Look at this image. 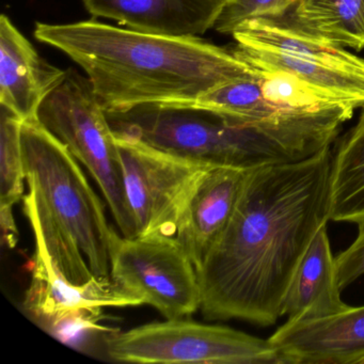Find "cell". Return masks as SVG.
<instances>
[{"label": "cell", "instance_id": "6da1fadb", "mask_svg": "<svg viewBox=\"0 0 364 364\" xmlns=\"http://www.w3.org/2000/svg\"><path fill=\"white\" fill-rule=\"evenodd\" d=\"M331 146L282 165L249 170L228 227L197 269L208 321L274 325L315 234L330 221Z\"/></svg>", "mask_w": 364, "mask_h": 364}, {"label": "cell", "instance_id": "7a4b0ae2", "mask_svg": "<svg viewBox=\"0 0 364 364\" xmlns=\"http://www.w3.org/2000/svg\"><path fill=\"white\" fill-rule=\"evenodd\" d=\"M36 39L77 63L106 112L180 106L255 70L234 50L200 37L144 33L89 20L37 23Z\"/></svg>", "mask_w": 364, "mask_h": 364}, {"label": "cell", "instance_id": "3957f363", "mask_svg": "<svg viewBox=\"0 0 364 364\" xmlns=\"http://www.w3.org/2000/svg\"><path fill=\"white\" fill-rule=\"evenodd\" d=\"M106 114L114 135L206 165L244 170L308 159L332 146L345 123L338 110L287 114L263 124L180 106L142 105Z\"/></svg>", "mask_w": 364, "mask_h": 364}, {"label": "cell", "instance_id": "277c9868", "mask_svg": "<svg viewBox=\"0 0 364 364\" xmlns=\"http://www.w3.org/2000/svg\"><path fill=\"white\" fill-rule=\"evenodd\" d=\"M23 161L28 195L84 253L97 279L110 278L117 232L106 218L80 161L58 138L36 120L23 122Z\"/></svg>", "mask_w": 364, "mask_h": 364}, {"label": "cell", "instance_id": "5b68a950", "mask_svg": "<svg viewBox=\"0 0 364 364\" xmlns=\"http://www.w3.org/2000/svg\"><path fill=\"white\" fill-rule=\"evenodd\" d=\"M37 119L95 178L122 236L136 237L116 135L88 77L68 70L40 106Z\"/></svg>", "mask_w": 364, "mask_h": 364}, {"label": "cell", "instance_id": "8992f818", "mask_svg": "<svg viewBox=\"0 0 364 364\" xmlns=\"http://www.w3.org/2000/svg\"><path fill=\"white\" fill-rule=\"evenodd\" d=\"M184 318L112 332L106 351L116 361L131 363L282 364L269 338Z\"/></svg>", "mask_w": 364, "mask_h": 364}, {"label": "cell", "instance_id": "52a82bcc", "mask_svg": "<svg viewBox=\"0 0 364 364\" xmlns=\"http://www.w3.org/2000/svg\"><path fill=\"white\" fill-rule=\"evenodd\" d=\"M127 203L137 236H176L178 221L204 174L214 167L116 135Z\"/></svg>", "mask_w": 364, "mask_h": 364}, {"label": "cell", "instance_id": "ba28073f", "mask_svg": "<svg viewBox=\"0 0 364 364\" xmlns=\"http://www.w3.org/2000/svg\"><path fill=\"white\" fill-rule=\"evenodd\" d=\"M110 278L166 319L189 316L201 306L197 269L176 236L129 238L117 233Z\"/></svg>", "mask_w": 364, "mask_h": 364}, {"label": "cell", "instance_id": "9c48e42d", "mask_svg": "<svg viewBox=\"0 0 364 364\" xmlns=\"http://www.w3.org/2000/svg\"><path fill=\"white\" fill-rule=\"evenodd\" d=\"M144 304L112 279H97L76 285L56 272L43 244L36 240L31 281L25 294V310L46 329L48 326L82 311L125 308Z\"/></svg>", "mask_w": 364, "mask_h": 364}, {"label": "cell", "instance_id": "30bf717a", "mask_svg": "<svg viewBox=\"0 0 364 364\" xmlns=\"http://www.w3.org/2000/svg\"><path fill=\"white\" fill-rule=\"evenodd\" d=\"M282 364H364V306L287 321L269 338Z\"/></svg>", "mask_w": 364, "mask_h": 364}, {"label": "cell", "instance_id": "8fae6325", "mask_svg": "<svg viewBox=\"0 0 364 364\" xmlns=\"http://www.w3.org/2000/svg\"><path fill=\"white\" fill-rule=\"evenodd\" d=\"M67 71L40 56L9 16L0 18V106L23 122L36 120L44 100Z\"/></svg>", "mask_w": 364, "mask_h": 364}, {"label": "cell", "instance_id": "7c38bea8", "mask_svg": "<svg viewBox=\"0 0 364 364\" xmlns=\"http://www.w3.org/2000/svg\"><path fill=\"white\" fill-rule=\"evenodd\" d=\"M248 172L240 168L214 166L204 174L189 198L176 237L196 269L231 221Z\"/></svg>", "mask_w": 364, "mask_h": 364}, {"label": "cell", "instance_id": "4fadbf2b", "mask_svg": "<svg viewBox=\"0 0 364 364\" xmlns=\"http://www.w3.org/2000/svg\"><path fill=\"white\" fill-rule=\"evenodd\" d=\"M95 18L144 33L199 37L213 29L225 0H82Z\"/></svg>", "mask_w": 364, "mask_h": 364}, {"label": "cell", "instance_id": "5bb4252c", "mask_svg": "<svg viewBox=\"0 0 364 364\" xmlns=\"http://www.w3.org/2000/svg\"><path fill=\"white\" fill-rule=\"evenodd\" d=\"M327 223L315 234L296 269L283 302L287 321L321 318L350 308L341 298Z\"/></svg>", "mask_w": 364, "mask_h": 364}, {"label": "cell", "instance_id": "9a60e30c", "mask_svg": "<svg viewBox=\"0 0 364 364\" xmlns=\"http://www.w3.org/2000/svg\"><path fill=\"white\" fill-rule=\"evenodd\" d=\"M232 37L238 48L280 53L306 63L364 74L363 58L301 31L285 16L248 21Z\"/></svg>", "mask_w": 364, "mask_h": 364}, {"label": "cell", "instance_id": "2e32d148", "mask_svg": "<svg viewBox=\"0 0 364 364\" xmlns=\"http://www.w3.org/2000/svg\"><path fill=\"white\" fill-rule=\"evenodd\" d=\"M329 198L330 220H364V107L355 127L332 149Z\"/></svg>", "mask_w": 364, "mask_h": 364}, {"label": "cell", "instance_id": "e0dca14e", "mask_svg": "<svg viewBox=\"0 0 364 364\" xmlns=\"http://www.w3.org/2000/svg\"><path fill=\"white\" fill-rule=\"evenodd\" d=\"M284 16L301 31L334 46L364 50V0H296Z\"/></svg>", "mask_w": 364, "mask_h": 364}, {"label": "cell", "instance_id": "ac0fdd59", "mask_svg": "<svg viewBox=\"0 0 364 364\" xmlns=\"http://www.w3.org/2000/svg\"><path fill=\"white\" fill-rule=\"evenodd\" d=\"M180 107L208 110L242 124H263L289 114L277 112L266 102L257 75L217 87Z\"/></svg>", "mask_w": 364, "mask_h": 364}, {"label": "cell", "instance_id": "d6986e66", "mask_svg": "<svg viewBox=\"0 0 364 364\" xmlns=\"http://www.w3.org/2000/svg\"><path fill=\"white\" fill-rule=\"evenodd\" d=\"M251 68L257 72L266 102L281 114H310L351 105L342 97L321 90L293 74Z\"/></svg>", "mask_w": 364, "mask_h": 364}, {"label": "cell", "instance_id": "ffe728a7", "mask_svg": "<svg viewBox=\"0 0 364 364\" xmlns=\"http://www.w3.org/2000/svg\"><path fill=\"white\" fill-rule=\"evenodd\" d=\"M23 200L25 215L33 228L36 240L43 244L56 272L76 285L92 280L95 276L80 247L36 205L31 196H24Z\"/></svg>", "mask_w": 364, "mask_h": 364}, {"label": "cell", "instance_id": "44dd1931", "mask_svg": "<svg viewBox=\"0 0 364 364\" xmlns=\"http://www.w3.org/2000/svg\"><path fill=\"white\" fill-rule=\"evenodd\" d=\"M23 121L1 107L0 112V210H12L24 193L23 161Z\"/></svg>", "mask_w": 364, "mask_h": 364}, {"label": "cell", "instance_id": "7402d4cb", "mask_svg": "<svg viewBox=\"0 0 364 364\" xmlns=\"http://www.w3.org/2000/svg\"><path fill=\"white\" fill-rule=\"evenodd\" d=\"M295 3L296 0H229L221 9L213 29L232 36L248 21L287 16Z\"/></svg>", "mask_w": 364, "mask_h": 364}, {"label": "cell", "instance_id": "603a6c76", "mask_svg": "<svg viewBox=\"0 0 364 364\" xmlns=\"http://www.w3.org/2000/svg\"><path fill=\"white\" fill-rule=\"evenodd\" d=\"M358 225L355 242L336 257V280L341 291L364 274V220Z\"/></svg>", "mask_w": 364, "mask_h": 364}, {"label": "cell", "instance_id": "cb8c5ba5", "mask_svg": "<svg viewBox=\"0 0 364 364\" xmlns=\"http://www.w3.org/2000/svg\"><path fill=\"white\" fill-rule=\"evenodd\" d=\"M227 1H229V0H225V3H227Z\"/></svg>", "mask_w": 364, "mask_h": 364}]
</instances>
